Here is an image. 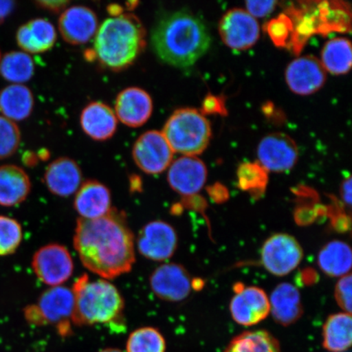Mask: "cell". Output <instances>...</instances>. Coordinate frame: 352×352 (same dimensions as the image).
Listing matches in <instances>:
<instances>
[{"label": "cell", "instance_id": "1", "mask_svg": "<svg viewBox=\"0 0 352 352\" xmlns=\"http://www.w3.org/2000/svg\"><path fill=\"white\" fill-rule=\"evenodd\" d=\"M74 245L82 265L104 280L127 274L135 261L133 232L116 209L100 219H78Z\"/></svg>", "mask_w": 352, "mask_h": 352}, {"label": "cell", "instance_id": "2", "mask_svg": "<svg viewBox=\"0 0 352 352\" xmlns=\"http://www.w3.org/2000/svg\"><path fill=\"white\" fill-rule=\"evenodd\" d=\"M152 47L162 63L188 68L209 50L211 37L204 22L184 10L167 12L154 25Z\"/></svg>", "mask_w": 352, "mask_h": 352}, {"label": "cell", "instance_id": "3", "mask_svg": "<svg viewBox=\"0 0 352 352\" xmlns=\"http://www.w3.org/2000/svg\"><path fill=\"white\" fill-rule=\"evenodd\" d=\"M95 57L104 67L120 72L133 64L146 46V32L132 13L111 16L94 38Z\"/></svg>", "mask_w": 352, "mask_h": 352}, {"label": "cell", "instance_id": "4", "mask_svg": "<svg viewBox=\"0 0 352 352\" xmlns=\"http://www.w3.org/2000/svg\"><path fill=\"white\" fill-rule=\"evenodd\" d=\"M72 289L76 298L72 320L74 325L121 324L124 299L116 285L104 279L91 281L85 275Z\"/></svg>", "mask_w": 352, "mask_h": 352}, {"label": "cell", "instance_id": "5", "mask_svg": "<svg viewBox=\"0 0 352 352\" xmlns=\"http://www.w3.org/2000/svg\"><path fill=\"white\" fill-rule=\"evenodd\" d=\"M162 134L173 151L184 156L198 155L211 138L210 122L195 109L175 110L166 121Z\"/></svg>", "mask_w": 352, "mask_h": 352}, {"label": "cell", "instance_id": "6", "mask_svg": "<svg viewBox=\"0 0 352 352\" xmlns=\"http://www.w3.org/2000/svg\"><path fill=\"white\" fill-rule=\"evenodd\" d=\"M74 294L72 289L54 286L47 289L39 297L36 305L25 307V316L34 325H56L61 336L72 333L70 321L74 309Z\"/></svg>", "mask_w": 352, "mask_h": 352}, {"label": "cell", "instance_id": "7", "mask_svg": "<svg viewBox=\"0 0 352 352\" xmlns=\"http://www.w3.org/2000/svg\"><path fill=\"white\" fill-rule=\"evenodd\" d=\"M302 258L301 245L287 233H276L268 237L262 246L261 263L272 275H289L296 270Z\"/></svg>", "mask_w": 352, "mask_h": 352}, {"label": "cell", "instance_id": "8", "mask_svg": "<svg viewBox=\"0 0 352 352\" xmlns=\"http://www.w3.org/2000/svg\"><path fill=\"white\" fill-rule=\"evenodd\" d=\"M174 151L162 132L152 130L144 132L136 140L132 148V157L143 173L157 175L164 173L173 162Z\"/></svg>", "mask_w": 352, "mask_h": 352}, {"label": "cell", "instance_id": "9", "mask_svg": "<svg viewBox=\"0 0 352 352\" xmlns=\"http://www.w3.org/2000/svg\"><path fill=\"white\" fill-rule=\"evenodd\" d=\"M32 268L43 283L54 287L67 281L74 272V261L67 248L52 243L43 246L34 254Z\"/></svg>", "mask_w": 352, "mask_h": 352}, {"label": "cell", "instance_id": "10", "mask_svg": "<svg viewBox=\"0 0 352 352\" xmlns=\"http://www.w3.org/2000/svg\"><path fill=\"white\" fill-rule=\"evenodd\" d=\"M230 310L233 320L242 327H253L270 314V297L257 286L236 284Z\"/></svg>", "mask_w": 352, "mask_h": 352}, {"label": "cell", "instance_id": "11", "mask_svg": "<svg viewBox=\"0 0 352 352\" xmlns=\"http://www.w3.org/2000/svg\"><path fill=\"white\" fill-rule=\"evenodd\" d=\"M178 245L175 228L162 220L145 224L139 233L136 246L144 258L152 261H166L173 256Z\"/></svg>", "mask_w": 352, "mask_h": 352}, {"label": "cell", "instance_id": "12", "mask_svg": "<svg viewBox=\"0 0 352 352\" xmlns=\"http://www.w3.org/2000/svg\"><path fill=\"white\" fill-rule=\"evenodd\" d=\"M149 284L157 298L168 302L184 300L193 288L190 275L177 263H164L157 267L149 278Z\"/></svg>", "mask_w": 352, "mask_h": 352}, {"label": "cell", "instance_id": "13", "mask_svg": "<svg viewBox=\"0 0 352 352\" xmlns=\"http://www.w3.org/2000/svg\"><path fill=\"white\" fill-rule=\"evenodd\" d=\"M219 30L223 43L236 50L252 47L259 37L258 21L240 8L228 11L220 21Z\"/></svg>", "mask_w": 352, "mask_h": 352}, {"label": "cell", "instance_id": "14", "mask_svg": "<svg viewBox=\"0 0 352 352\" xmlns=\"http://www.w3.org/2000/svg\"><path fill=\"white\" fill-rule=\"evenodd\" d=\"M259 164L267 171L285 173L296 164L298 151L289 135L274 133L264 138L258 147Z\"/></svg>", "mask_w": 352, "mask_h": 352}, {"label": "cell", "instance_id": "15", "mask_svg": "<svg viewBox=\"0 0 352 352\" xmlns=\"http://www.w3.org/2000/svg\"><path fill=\"white\" fill-rule=\"evenodd\" d=\"M61 37L72 45H83L94 38L99 28L98 17L90 8L68 7L60 16Z\"/></svg>", "mask_w": 352, "mask_h": 352}, {"label": "cell", "instance_id": "16", "mask_svg": "<svg viewBox=\"0 0 352 352\" xmlns=\"http://www.w3.org/2000/svg\"><path fill=\"white\" fill-rule=\"evenodd\" d=\"M208 177L204 162L196 157H179L169 166L167 182L179 195L189 197L197 195L204 188Z\"/></svg>", "mask_w": 352, "mask_h": 352}, {"label": "cell", "instance_id": "17", "mask_svg": "<svg viewBox=\"0 0 352 352\" xmlns=\"http://www.w3.org/2000/svg\"><path fill=\"white\" fill-rule=\"evenodd\" d=\"M114 113L118 120L130 127H140L151 118L153 102L151 96L142 88L131 87L118 95Z\"/></svg>", "mask_w": 352, "mask_h": 352}, {"label": "cell", "instance_id": "18", "mask_svg": "<svg viewBox=\"0 0 352 352\" xmlns=\"http://www.w3.org/2000/svg\"><path fill=\"white\" fill-rule=\"evenodd\" d=\"M286 82L290 89L299 95H310L324 85L327 73L321 61L307 56L292 61L286 69Z\"/></svg>", "mask_w": 352, "mask_h": 352}, {"label": "cell", "instance_id": "19", "mask_svg": "<svg viewBox=\"0 0 352 352\" xmlns=\"http://www.w3.org/2000/svg\"><path fill=\"white\" fill-rule=\"evenodd\" d=\"M74 208L82 219L92 220L105 217L112 210L109 189L98 180L82 183L76 193Z\"/></svg>", "mask_w": 352, "mask_h": 352}, {"label": "cell", "instance_id": "20", "mask_svg": "<svg viewBox=\"0 0 352 352\" xmlns=\"http://www.w3.org/2000/svg\"><path fill=\"white\" fill-rule=\"evenodd\" d=\"M44 183L55 196H72L76 195L82 184L81 168L72 158H57L47 166L44 174Z\"/></svg>", "mask_w": 352, "mask_h": 352}, {"label": "cell", "instance_id": "21", "mask_svg": "<svg viewBox=\"0 0 352 352\" xmlns=\"http://www.w3.org/2000/svg\"><path fill=\"white\" fill-rule=\"evenodd\" d=\"M80 125L83 132L96 142L111 139L117 131L118 118L114 110L101 101H94L82 109Z\"/></svg>", "mask_w": 352, "mask_h": 352}, {"label": "cell", "instance_id": "22", "mask_svg": "<svg viewBox=\"0 0 352 352\" xmlns=\"http://www.w3.org/2000/svg\"><path fill=\"white\" fill-rule=\"evenodd\" d=\"M54 25L45 19H36L21 25L16 38L19 47L28 54H43L52 50L56 41Z\"/></svg>", "mask_w": 352, "mask_h": 352}, {"label": "cell", "instance_id": "23", "mask_svg": "<svg viewBox=\"0 0 352 352\" xmlns=\"http://www.w3.org/2000/svg\"><path fill=\"white\" fill-rule=\"evenodd\" d=\"M270 302V314L276 322L283 327L296 323L302 315L300 292L292 284L277 285L272 292Z\"/></svg>", "mask_w": 352, "mask_h": 352}, {"label": "cell", "instance_id": "24", "mask_svg": "<svg viewBox=\"0 0 352 352\" xmlns=\"http://www.w3.org/2000/svg\"><path fill=\"white\" fill-rule=\"evenodd\" d=\"M32 182L28 173L15 165L0 166V205L15 206L30 195Z\"/></svg>", "mask_w": 352, "mask_h": 352}, {"label": "cell", "instance_id": "25", "mask_svg": "<svg viewBox=\"0 0 352 352\" xmlns=\"http://www.w3.org/2000/svg\"><path fill=\"white\" fill-rule=\"evenodd\" d=\"M34 105L32 91L23 85H11L0 91V112L3 117L12 122L28 118Z\"/></svg>", "mask_w": 352, "mask_h": 352}, {"label": "cell", "instance_id": "26", "mask_svg": "<svg viewBox=\"0 0 352 352\" xmlns=\"http://www.w3.org/2000/svg\"><path fill=\"white\" fill-rule=\"evenodd\" d=\"M318 265L324 274L332 277H342L351 274V249L342 241L329 242L320 250Z\"/></svg>", "mask_w": 352, "mask_h": 352}, {"label": "cell", "instance_id": "27", "mask_svg": "<svg viewBox=\"0 0 352 352\" xmlns=\"http://www.w3.org/2000/svg\"><path fill=\"white\" fill-rule=\"evenodd\" d=\"M323 346L329 352H344L352 342V319L346 312L329 316L324 324Z\"/></svg>", "mask_w": 352, "mask_h": 352}, {"label": "cell", "instance_id": "28", "mask_svg": "<svg viewBox=\"0 0 352 352\" xmlns=\"http://www.w3.org/2000/svg\"><path fill=\"white\" fill-rule=\"evenodd\" d=\"M223 352H281L280 343L266 330L246 331L236 336Z\"/></svg>", "mask_w": 352, "mask_h": 352}, {"label": "cell", "instance_id": "29", "mask_svg": "<svg viewBox=\"0 0 352 352\" xmlns=\"http://www.w3.org/2000/svg\"><path fill=\"white\" fill-rule=\"evenodd\" d=\"M34 74L32 57L23 51L10 52L1 57L0 74L12 85H23Z\"/></svg>", "mask_w": 352, "mask_h": 352}, {"label": "cell", "instance_id": "30", "mask_svg": "<svg viewBox=\"0 0 352 352\" xmlns=\"http://www.w3.org/2000/svg\"><path fill=\"white\" fill-rule=\"evenodd\" d=\"M324 68L333 74H344L351 67V44L349 39L337 38L325 44L322 51Z\"/></svg>", "mask_w": 352, "mask_h": 352}, {"label": "cell", "instance_id": "31", "mask_svg": "<svg viewBox=\"0 0 352 352\" xmlns=\"http://www.w3.org/2000/svg\"><path fill=\"white\" fill-rule=\"evenodd\" d=\"M267 183V170L259 164L245 162L237 169V186L254 197L263 195Z\"/></svg>", "mask_w": 352, "mask_h": 352}, {"label": "cell", "instance_id": "32", "mask_svg": "<svg viewBox=\"0 0 352 352\" xmlns=\"http://www.w3.org/2000/svg\"><path fill=\"white\" fill-rule=\"evenodd\" d=\"M166 347L164 337L153 327L135 329L126 342V352H165Z\"/></svg>", "mask_w": 352, "mask_h": 352}, {"label": "cell", "instance_id": "33", "mask_svg": "<svg viewBox=\"0 0 352 352\" xmlns=\"http://www.w3.org/2000/svg\"><path fill=\"white\" fill-rule=\"evenodd\" d=\"M23 232L19 221L0 215V256H6L19 249Z\"/></svg>", "mask_w": 352, "mask_h": 352}, {"label": "cell", "instance_id": "34", "mask_svg": "<svg viewBox=\"0 0 352 352\" xmlns=\"http://www.w3.org/2000/svg\"><path fill=\"white\" fill-rule=\"evenodd\" d=\"M21 143V131L16 122L0 116V160L14 154Z\"/></svg>", "mask_w": 352, "mask_h": 352}, {"label": "cell", "instance_id": "35", "mask_svg": "<svg viewBox=\"0 0 352 352\" xmlns=\"http://www.w3.org/2000/svg\"><path fill=\"white\" fill-rule=\"evenodd\" d=\"M267 33L276 46L287 45L289 35L293 32V23L287 16L281 15L267 24Z\"/></svg>", "mask_w": 352, "mask_h": 352}, {"label": "cell", "instance_id": "36", "mask_svg": "<svg viewBox=\"0 0 352 352\" xmlns=\"http://www.w3.org/2000/svg\"><path fill=\"white\" fill-rule=\"evenodd\" d=\"M352 278L351 274L340 277L334 289V298L346 314H351L352 310Z\"/></svg>", "mask_w": 352, "mask_h": 352}, {"label": "cell", "instance_id": "37", "mask_svg": "<svg viewBox=\"0 0 352 352\" xmlns=\"http://www.w3.org/2000/svg\"><path fill=\"white\" fill-rule=\"evenodd\" d=\"M275 1H248L246 2L248 12L252 16H265L274 10Z\"/></svg>", "mask_w": 352, "mask_h": 352}, {"label": "cell", "instance_id": "38", "mask_svg": "<svg viewBox=\"0 0 352 352\" xmlns=\"http://www.w3.org/2000/svg\"><path fill=\"white\" fill-rule=\"evenodd\" d=\"M202 110L206 113H219L221 116L227 113L222 98L211 95H209L204 101Z\"/></svg>", "mask_w": 352, "mask_h": 352}, {"label": "cell", "instance_id": "39", "mask_svg": "<svg viewBox=\"0 0 352 352\" xmlns=\"http://www.w3.org/2000/svg\"><path fill=\"white\" fill-rule=\"evenodd\" d=\"M36 3L39 8H43V10L58 13L64 12L68 8L70 3L69 1H63V0H59V1H56V0L47 1L46 0V1H38Z\"/></svg>", "mask_w": 352, "mask_h": 352}, {"label": "cell", "instance_id": "40", "mask_svg": "<svg viewBox=\"0 0 352 352\" xmlns=\"http://www.w3.org/2000/svg\"><path fill=\"white\" fill-rule=\"evenodd\" d=\"M15 2L11 0H0V24L6 20L14 10Z\"/></svg>", "mask_w": 352, "mask_h": 352}, {"label": "cell", "instance_id": "41", "mask_svg": "<svg viewBox=\"0 0 352 352\" xmlns=\"http://www.w3.org/2000/svg\"><path fill=\"white\" fill-rule=\"evenodd\" d=\"M341 195L343 201L346 205L351 206V178L349 177L346 179L343 182L341 187Z\"/></svg>", "mask_w": 352, "mask_h": 352}, {"label": "cell", "instance_id": "42", "mask_svg": "<svg viewBox=\"0 0 352 352\" xmlns=\"http://www.w3.org/2000/svg\"><path fill=\"white\" fill-rule=\"evenodd\" d=\"M99 352H123V351L120 349H104L102 351H100Z\"/></svg>", "mask_w": 352, "mask_h": 352}, {"label": "cell", "instance_id": "43", "mask_svg": "<svg viewBox=\"0 0 352 352\" xmlns=\"http://www.w3.org/2000/svg\"><path fill=\"white\" fill-rule=\"evenodd\" d=\"M1 54H0V60H1Z\"/></svg>", "mask_w": 352, "mask_h": 352}]
</instances>
